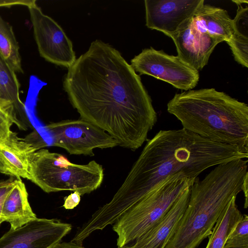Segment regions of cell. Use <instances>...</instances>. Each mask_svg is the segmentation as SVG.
<instances>
[{"label":"cell","mask_w":248,"mask_h":248,"mask_svg":"<svg viewBox=\"0 0 248 248\" xmlns=\"http://www.w3.org/2000/svg\"><path fill=\"white\" fill-rule=\"evenodd\" d=\"M225 244L234 246H248V216L243 215L228 236Z\"/></svg>","instance_id":"7402d4cb"},{"label":"cell","mask_w":248,"mask_h":248,"mask_svg":"<svg viewBox=\"0 0 248 248\" xmlns=\"http://www.w3.org/2000/svg\"><path fill=\"white\" fill-rule=\"evenodd\" d=\"M28 8L40 56L57 65L70 67L77 59L72 42L63 30L36 3Z\"/></svg>","instance_id":"9c48e42d"},{"label":"cell","mask_w":248,"mask_h":248,"mask_svg":"<svg viewBox=\"0 0 248 248\" xmlns=\"http://www.w3.org/2000/svg\"><path fill=\"white\" fill-rule=\"evenodd\" d=\"M170 37L177 56L193 69L201 70L208 63L216 46L223 40L198 31L193 17L186 22Z\"/></svg>","instance_id":"7c38bea8"},{"label":"cell","mask_w":248,"mask_h":248,"mask_svg":"<svg viewBox=\"0 0 248 248\" xmlns=\"http://www.w3.org/2000/svg\"><path fill=\"white\" fill-rule=\"evenodd\" d=\"M12 103L9 101L0 98V108L4 107L9 103ZM13 104V103H12Z\"/></svg>","instance_id":"83f0119b"},{"label":"cell","mask_w":248,"mask_h":248,"mask_svg":"<svg viewBox=\"0 0 248 248\" xmlns=\"http://www.w3.org/2000/svg\"><path fill=\"white\" fill-rule=\"evenodd\" d=\"M248 176L246 177L244 180L242 190L244 193L245 197V202L244 203V208H247L248 207Z\"/></svg>","instance_id":"4316f807"},{"label":"cell","mask_w":248,"mask_h":248,"mask_svg":"<svg viewBox=\"0 0 248 248\" xmlns=\"http://www.w3.org/2000/svg\"><path fill=\"white\" fill-rule=\"evenodd\" d=\"M235 60L243 66L248 67V37L233 32L227 42Z\"/></svg>","instance_id":"44dd1931"},{"label":"cell","mask_w":248,"mask_h":248,"mask_svg":"<svg viewBox=\"0 0 248 248\" xmlns=\"http://www.w3.org/2000/svg\"><path fill=\"white\" fill-rule=\"evenodd\" d=\"M20 88L16 72L0 53V98L12 102L16 112L24 115L25 108L20 98Z\"/></svg>","instance_id":"ac0fdd59"},{"label":"cell","mask_w":248,"mask_h":248,"mask_svg":"<svg viewBox=\"0 0 248 248\" xmlns=\"http://www.w3.org/2000/svg\"><path fill=\"white\" fill-rule=\"evenodd\" d=\"M195 28L200 31L227 42L234 32L232 19L221 8L203 4L193 17Z\"/></svg>","instance_id":"2e32d148"},{"label":"cell","mask_w":248,"mask_h":248,"mask_svg":"<svg viewBox=\"0 0 248 248\" xmlns=\"http://www.w3.org/2000/svg\"><path fill=\"white\" fill-rule=\"evenodd\" d=\"M248 157L236 146L212 141L184 128L161 130L148 140L111 200L101 206L115 222L161 181L182 173L195 179L214 166Z\"/></svg>","instance_id":"7a4b0ae2"},{"label":"cell","mask_w":248,"mask_h":248,"mask_svg":"<svg viewBox=\"0 0 248 248\" xmlns=\"http://www.w3.org/2000/svg\"><path fill=\"white\" fill-rule=\"evenodd\" d=\"M195 179L178 173L157 184L113 224L118 248L133 243L156 224Z\"/></svg>","instance_id":"8992f818"},{"label":"cell","mask_w":248,"mask_h":248,"mask_svg":"<svg viewBox=\"0 0 248 248\" xmlns=\"http://www.w3.org/2000/svg\"><path fill=\"white\" fill-rule=\"evenodd\" d=\"M16 124L20 129L23 126L17 117L15 108L12 103L0 108V140L7 138L12 131L11 127Z\"/></svg>","instance_id":"ffe728a7"},{"label":"cell","mask_w":248,"mask_h":248,"mask_svg":"<svg viewBox=\"0 0 248 248\" xmlns=\"http://www.w3.org/2000/svg\"><path fill=\"white\" fill-rule=\"evenodd\" d=\"M191 186L156 224L133 243L118 248H164L187 206Z\"/></svg>","instance_id":"5bb4252c"},{"label":"cell","mask_w":248,"mask_h":248,"mask_svg":"<svg viewBox=\"0 0 248 248\" xmlns=\"http://www.w3.org/2000/svg\"><path fill=\"white\" fill-rule=\"evenodd\" d=\"M223 248H248V246H231V245H229L227 244H225V245Z\"/></svg>","instance_id":"f1b7e54d"},{"label":"cell","mask_w":248,"mask_h":248,"mask_svg":"<svg viewBox=\"0 0 248 248\" xmlns=\"http://www.w3.org/2000/svg\"><path fill=\"white\" fill-rule=\"evenodd\" d=\"M54 248H84L82 246L72 242L60 243Z\"/></svg>","instance_id":"484cf974"},{"label":"cell","mask_w":248,"mask_h":248,"mask_svg":"<svg viewBox=\"0 0 248 248\" xmlns=\"http://www.w3.org/2000/svg\"><path fill=\"white\" fill-rule=\"evenodd\" d=\"M238 6L236 15L233 19L234 32L248 37V7L242 5L247 0H232Z\"/></svg>","instance_id":"603a6c76"},{"label":"cell","mask_w":248,"mask_h":248,"mask_svg":"<svg viewBox=\"0 0 248 248\" xmlns=\"http://www.w3.org/2000/svg\"><path fill=\"white\" fill-rule=\"evenodd\" d=\"M36 3V1L35 0H0V7H11L16 5L29 7Z\"/></svg>","instance_id":"d4e9b609"},{"label":"cell","mask_w":248,"mask_h":248,"mask_svg":"<svg viewBox=\"0 0 248 248\" xmlns=\"http://www.w3.org/2000/svg\"><path fill=\"white\" fill-rule=\"evenodd\" d=\"M1 218L10 229H17L37 218L28 200V193L21 179H17L2 205Z\"/></svg>","instance_id":"9a60e30c"},{"label":"cell","mask_w":248,"mask_h":248,"mask_svg":"<svg viewBox=\"0 0 248 248\" xmlns=\"http://www.w3.org/2000/svg\"><path fill=\"white\" fill-rule=\"evenodd\" d=\"M167 110L183 128L212 141L238 147L248 154V106L214 88L176 93Z\"/></svg>","instance_id":"277c9868"},{"label":"cell","mask_w":248,"mask_h":248,"mask_svg":"<svg viewBox=\"0 0 248 248\" xmlns=\"http://www.w3.org/2000/svg\"><path fill=\"white\" fill-rule=\"evenodd\" d=\"M80 194L75 191L65 197L63 207L65 209L70 210L75 208L80 202Z\"/></svg>","instance_id":"cb8c5ba5"},{"label":"cell","mask_w":248,"mask_h":248,"mask_svg":"<svg viewBox=\"0 0 248 248\" xmlns=\"http://www.w3.org/2000/svg\"><path fill=\"white\" fill-rule=\"evenodd\" d=\"M135 72L147 75L186 91L194 88L199 80V71L191 67L177 56L151 47L145 48L131 60Z\"/></svg>","instance_id":"ba28073f"},{"label":"cell","mask_w":248,"mask_h":248,"mask_svg":"<svg viewBox=\"0 0 248 248\" xmlns=\"http://www.w3.org/2000/svg\"><path fill=\"white\" fill-rule=\"evenodd\" d=\"M236 197L232 198L215 224L206 248H223L228 236L242 218L243 215L236 203Z\"/></svg>","instance_id":"e0dca14e"},{"label":"cell","mask_w":248,"mask_h":248,"mask_svg":"<svg viewBox=\"0 0 248 248\" xmlns=\"http://www.w3.org/2000/svg\"><path fill=\"white\" fill-rule=\"evenodd\" d=\"M104 177L102 166L95 160L75 164L44 148L33 154L29 168V180L47 193L71 191L81 196L89 194L100 187Z\"/></svg>","instance_id":"5b68a950"},{"label":"cell","mask_w":248,"mask_h":248,"mask_svg":"<svg viewBox=\"0 0 248 248\" xmlns=\"http://www.w3.org/2000/svg\"><path fill=\"white\" fill-rule=\"evenodd\" d=\"M204 2V0H145L146 26L170 37Z\"/></svg>","instance_id":"8fae6325"},{"label":"cell","mask_w":248,"mask_h":248,"mask_svg":"<svg viewBox=\"0 0 248 248\" xmlns=\"http://www.w3.org/2000/svg\"><path fill=\"white\" fill-rule=\"evenodd\" d=\"M40 149L27 139L11 132L0 140V173L17 179L29 180L30 165L33 154Z\"/></svg>","instance_id":"4fadbf2b"},{"label":"cell","mask_w":248,"mask_h":248,"mask_svg":"<svg viewBox=\"0 0 248 248\" xmlns=\"http://www.w3.org/2000/svg\"><path fill=\"white\" fill-rule=\"evenodd\" d=\"M7 195L6 196H4V197H3L2 198H0V217H1V209H2V205H3L4 201V200H5Z\"/></svg>","instance_id":"f546056e"},{"label":"cell","mask_w":248,"mask_h":248,"mask_svg":"<svg viewBox=\"0 0 248 248\" xmlns=\"http://www.w3.org/2000/svg\"><path fill=\"white\" fill-rule=\"evenodd\" d=\"M57 219L39 218L10 229L0 238V248H54L71 230Z\"/></svg>","instance_id":"30bf717a"},{"label":"cell","mask_w":248,"mask_h":248,"mask_svg":"<svg viewBox=\"0 0 248 248\" xmlns=\"http://www.w3.org/2000/svg\"><path fill=\"white\" fill-rule=\"evenodd\" d=\"M0 53L16 72L23 73L19 47L13 28L0 16Z\"/></svg>","instance_id":"d6986e66"},{"label":"cell","mask_w":248,"mask_h":248,"mask_svg":"<svg viewBox=\"0 0 248 248\" xmlns=\"http://www.w3.org/2000/svg\"><path fill=\"white\" fill-rule=\"evenodd\" d=\"M63 90L80 115L112 137L118 146L140 148L157 122L152 99L121 53L96 40L68 68Z\"/></svg>","instance_id":"6da1fadb"},{"label":"cell","mask_w":248,"mask_h":248,"mask_svg":"<svg viewBox=\"0 0 248 248\" xmlns=\"http://www.w3.org/2000/svg\"><path fill=\"white\" fill-rule=\"evenodd\" d=\"M248 160L217 165L190 189L187 206L164 248H196L208 237L248 176Z\"/></svg>","instance_id":"3957f363"},{"label":"cell","mask_w":248,"mask_h":248,"mask_svg":"<svg viewBox=\"0 0 248 248\" xmlns=\"http://www.w3.org/2000/svg\"><path fill=\"white\" fill-rule=\"evenodd\" d=\"M44 128L51 138V145L64 149L70 155L93 156L96 148L118 146L108 133L81 119L52 123Z\"/></svg>","instance_id":"52a82bcc"}]
</instances>
